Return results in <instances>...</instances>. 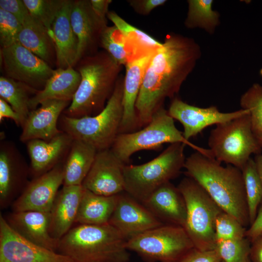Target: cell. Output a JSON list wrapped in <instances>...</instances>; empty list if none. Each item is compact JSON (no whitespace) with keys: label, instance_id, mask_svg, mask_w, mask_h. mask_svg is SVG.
I'll return each mask as SVG.
<instances>
[{"label":"cell","instance_id":"6da1fadb","mask_svg":"<svg viewBox=\"0 0 262 262\" xmlns=\"http://www.w3.org/2000/svg\"><path fill=\"white\" fill-rule=\"evenodd\" d=\"M201 56L192 38L169 33L154 53L135 104L138 129L146 126L167 98H174Z\"/></svg>","mask_w":262,"mask_h":262},{"label":"cell","instance_id":"7a4b0ae2","mask_svg":"<svg viewBox=\"0 0 262 262\" xmlns=\"http://www.w3.org/2000/svg\"><path fill=\"white\" fill-rule=\"evenodd\" d=\"M185 174L197 182L222 210L245 228L250 226L243 176L240 169L226 166L196 151L186 158Z\"/></svg>","mask_w":262,"mask_h":262},{"label":"cell","instance_id":"3957f363","mask_svg":"<svg viewBox=\"0 0 262 262\" xmlns=\"http://www.w3.org/2000/svg\"><path fill=\"white\" fill-rule=\"evenodd\" d=\"M76 65L81 82L63 114L74 118L96 115L104 108L112 96L122 66L105 50L85 56Z\"/></svg>","mask_w":262,"mask_h":262},{"label":"cell","instance_id":"277c9868","mask_svg":"<svg viewBox=\"0 0 262 262\" xmlns=\"http://www.w3.org/2000/svg\"><path fill=\"white\" fill-rule=\"evenodd\" d=\"M127 240L109 223L78 225L59 240L57 252L76 262H128Z\"/></svg>","mask_w":262,"mask_h":262},{"label":"cell","instance_id":"5b68a950","mask_svg":"<svg viewBox=\"0 0 262 262\" xmlns=\"http://www.w3.org/2000/svg\"><path fill=\"white\" fill-rule=\"evenodd\" d=\"M124 77L120 75L104 108L98 114L74 118L62 114L59 129L74 140L89 144L97 151L110 148L117 135L123 115Z\"/></svg>","mask_w":262,"mask_h":262},{"label":"cell","instance_id":"8992f818","mask_svg":"<svg viewBox=\"0 0 262 262\" xmlns=\"http://www.w3.org/2000/svg\"><path fill=\"white\" fill-rule=\"evenodd\" d=\"M174 119L164 106L153 115L150 121L140 130L119 133L111 149L124 164H128L131 156L144 150L159 149L165 143H181L196 151L213 157L210 149L199 147L186 140L176 127Z\"/></svg>","mask_w":262,"mask_h":262},{"label":"cell","instance_id":"52a82bcc","mask_svg":"<svg viewBox=\"0 0 262 262\" xmlns=\"http://www.w3.org/2000/svg\"><path fill=\"white\" fill-rule=\"evenodd\" d=\"M185 146L181 143L171 144L148 162L139 165L126 164L124 191L143 203L159 187L179 175L186 160Z\"/></svg>","mask_w":262,"mask_h":262},{"label":"cell","instance_id":"ba28073f","mask_svg":"<svg viewBox=\"0 0 262 262\" xmlns=\"http://www.w3.org/2000/svg\"><path fill=\"white\" fill-rule=\"evenodd\" d=\"M186 206L184 226L195 248L213 250L216 245L214 224L223 211L207 192L193 179L183 178L177 186Z\"/></svg>","mask_w":262,"mask_h":262},{"label":"cell","instance_id":"9c48e42d","mask_svg":"<svg viewBox=\"0 0 262 262\" xmlns=\"http://www.w3.org/2000/svg\"><path fill=\"white\" fill-rule=\"evenodd\" d=\"M208 145L214 158L241 170L251 158L262 151L253 132L249 112L212 130Z\"/></svg>","mask_w":262,"mask_h":262},{"label":"cell","instance_id":"30bf717a","mask_svg":"<svg viewBox=\"0 0 262 262\" xmlns=\"http://www.w3.org/2000/svg\"><path fill=\"white\" fill-rule=\"evenodd\" d=\"M126 247L147 262H175L195 246L183 227L163 224L128 239Z\"/></svg>","mask_w":262,"mask_h":262},{"label":"cell","instance_id":"8fae6325","mask_svg":"<svg viewBox=\"0 0 262 262\" xmlns=\"http://www.w3.org/2000/svg\"><path fill=\"white\" fill-rule=\"evenodd\" d=\"M0 60L5 77L43 89L54 69L18 42L0 49Z\"/></svg>","mask_w":262,"mask_h":262},{"label":"cell","instance_id":"7c38bea8","mask_svg":"<svg viewBox=\"0 0 262 262\" xmlns=\"http://www.w3.org/2000/svg\"><path fill=\"white\" fill-rule=\"evenodd\" d=\"M0 262H76L23 238L0 216Z\"/></svg>","mask_w":262,"mask_h":262},{"label":"cell","instance_id":"4fadbf2b","mask_svg":"<svg viewBox=\"0 0 262 262\" xmlns=\"http://www.w3.org/2000/svg\"><path fill=\"white\" fill-rule=\"evenodd\" d=\"M30 167L15 144L11 141L0 143V204L9 205L18 197L30 181Z\"/></svg>","mask_w":262,"mask_h":262},{"label":"cell","instance_id":"5bb4252c","mask_svg":"<svg viewBox=\"0 0 262 262\" xmlns=\"http://www.w3.org/2000/svg\"><path fill=\"white\" fill-rule=\"evenodd\" d=\"M126 164L111 148L98 151L82 186L96 194L106 196L124 192Z\"/></svg>","mask_w":262,"mask_h":262},{"label":"cell","instance_id":"9a60e30c","mask_svg":"<svg viewBox=\"0 0 262 262\" xmlns=\"http://www.w3.org/2000/svg\"><path fill=\"white\" fill-rule=\"evenodd\" d=\"M168 112L174 119L182 124L183 135L189 141L210 126L230 121L248 113L243 109L223 113L216 106L201 108L190 105L177 97L172 99Z\"/></svg>","mask_w":262,"mask_h":262},{"label":"cell","instance_id":"2e32d148","mask_svg":"<svg viewBox=\"0 0 262 262\" xmlns=\"http://www.w3.org/2000/svg\"><path fill=\"white\" fill-rule=\"evenodd\" d=\"M64 163L34 178L13 203L14 212L35 211L49 213L64 181Z\"/></svg>","mask_w":262,"mask_h":262},{"label":"cell","instance_id":"e0dca14e","mask_svg":"<svg viewBox=\"0 0 262 262\" xmlns=\"http://www.w3.org/2000/svg\"><path fill=\"white\" fill-rule=\"evenodd\" d=\"M70 21L78 40L76 65L82 58L98 52L101 33L107 26V20L95 13L90 0H73Z\"/></svg>","mask_w":262,"mask_h":262},{"label":"cell","instance_id":"ac0fdd59","mask_svg":"<svg viewBox=\"0 0 262 262\" xmlns=\"http://www.w3.org/2000/svg\"><path fill=\"white\" fill-rule=\"evenodd\" d=\"M109 223L128 240L164 224L142 203L125 191L119 194Z\"/></svg>","mask_w":262,"mask_h":262},{"label":"cell","instance_id":"d6986e66","mask_svg":"<svg viewBox=\"0 0 262 262\" xmlns=\"http://www.w3.org/2000/svg\"><path fill=\"white\" fill-rule=\"evenodd\" d=\"M71 102L49 99L31 111L22 128L19 140L26 143L33 139L49 141L61 131L58 127L59 118Z\"/></svg>","mask_w":262,"mask_h":262},{"label":"cell","instance_id":"ffe728a7","mask_svg":"<svg viewBox=\"0 0 262 262\" xmlns=\"http://www.w3.org/2000/svg\"><path fill=\"white\" fill-rule=\"evenodd\" d=\"M73 140L70 135L62 131L49 141L33 139L26 142L31 160L30 171L34 177L63 163Z\"/></svg>","mask_w":262,"mask_h":262},{"label":"cell","instance_id":"44dd1931","mask_svg":"<svg viewBox=\"0 0 262 262\" xmlns=\"http://www.w3.org/2000/svg\"><path fill=\"white\" fill-rule=\"evenodd\" d=\"M155 52L130 62L125 66L123 115L119 133L131 132L138 129L135 104L146 71Z\"/></svg>","mask_w":262,"mask_h":262},{"label":"cell","instance_id":"7402d4cb","mask_svg":"<svg viewBox=\"0 0 262 262\" xmlns=\"http://www.w3.org/2000/svg\"><path fill=\"white\" fill-rule=\"evenodd\" d=\"M142 204L163 224L184 228L186 204L178 187L170 181L159 187Z\"/></svg>","mask_w":262,"mask_h":262},{"label":"cell","instance_id":"603a6c76","mask_svg":"<svg viewBox=\"0 0 262 262\" xmlns=\"http://www.w3.org/2000/svg\"><path fill=\"white\" fill-rule=\"evenodd\" d=\"M9 226L26 240L57 252L59 241L49 231V213L35 211L13 212L6 218Z\"/></svg>","mask_w":262,"mask_h":262},{"label":"cell","instance_id":"cb8c5ba5","mask_svg":"<svg viewBox=\"0 0 262 262\" xmlns=\"http://www.w3.org/2000/svg\"><path fill=\"white\" fill-rule=\"evenodd\" d=\"M73 0H64L53 23L50 37L56 52L58 68L74 67L78 47V40L70 21Z\"/></svg>","mask_w":262,"mask_h":262},{"label":"cell","instance_id":"d4e9b609","mask_svg":"<svg viewBox=\"0 0 262 262\" xmlns=\"http://www.w3.org/2000/svg\"><path fill=\"white\" fill-rule=\"evenodd\" d=\"M84 188L82 185L64 186L59 190L49 212V231L60 240L75 223Z\"/></svg>","mask_w":262,"mask_h":262},{"label":"cell","instance_id":"484cf974","mask_svg":"<svg viewBox=\"0 0 262 262\" xmlns=\"http://www.w3.org/2000/svg\"><path fill=\"white\" fill-rule=\"evenodd\" d=\"M81 80L79 72L73 67L54 69L44 88L30 99L31 111L35 110L43 101L56 99L71 102Z\"/></svg>","mask_w":262,"mask_h":262},{"label":"cell","instance_id":"4316f807","mask_svg":"<svg viewBox=\"0 0 262 262\" xmlns=\"http://www.w3.org/2000/svg\"><path fill=\"white\" fill-rule=\"evenodd\" d=\"M97 149L83 141L74 140L64 162V186L82 185L97 153Z\"/></svg>","mask_w":262,"mask_h":262},{"label":"cell","instance_id":"83f0119b","mask_svg":"<svg viewBox=\"0 0 262 262\" xmlns=\"http://www.w3.org/2000/svg\"><path fill=\"white\" fill-rule=\"evenodd\" d=\"M118 195H100L84 188L75 223L78 225L109 223L116 206Z\"/></svg>","mask_w":262,"mask_h":262},{"label":"cell","instance_id":"f1b7e54d","mask_svg":"<svg viewBox=\"0 0 262 262\" xmlns=\"http://www.w3.org/2000/svg\"><path fill=\"white\" fill-rule=\"evenodd\" d=\"M21 25L18 42L50 65L56 60V52L48 30L31 15Z\"/></svg>","mask_w":262,"mask_h":262},{"label":"cell","instance_id":"f546056e","mask_svg":"<svg viewBox=\"0 0 262 262\" xmlns=\"http://www.w3.org/2000/svg\"><path fill=\"white\" fill-rule=\"evenodd\" d=\"M107 17L124 34L133 54L135 60L155 52L163 43L142 30L132 26L114 11H109Z\"/></svg>","mask_w":262,"mask_h":262},{"label":"cell","instance_id":"4dcf8cb0","mask_svg":"<svg viewBox=\"0 0 262 262\" xmlns=\"http://www.w3.org/2000/svg\"><path fill=\"white\" fill-rule=\"evenodd\" d=\"M38 91L23 82L5 76L0 77V98L4 99L19 115L22 128L30 112V99Z\"/></svg>","mask_w":262,"mask_h":262},{"label":"cell","instance_id":"1f68e13d","mask_svg":"<svg viewBox=\"0 0 262 262\" xmlns=\"http://www.w3.org/2000/svg\"><path fill=\"white\" fill-rule=\"evenodd\" d=\"M212 0H189L188 9L184 21L189 29L199 28L210 34L213 33L219 25V14L212 8Z\"/></svg>","mask_w":262,"mask_h":262},{"label":"cell","instance_id":"d6a6232c","mask_svg":"<svg viewBox=\"0 0 262 262\" xmlns=\"http://www.w3.org/2000/svg\"><path fill=\"white\" fill-rule=\"evenodd\" d=\"M99 46L121 66H125L128 63L135 60L126 37L114 25L107 26L104 29L101 34Z\"/></svg>","mask_w":262,"mask_h":262},{"label":"cell","instance_id":"836d02e7","mask_svg":"<svg viewBox=\"0 0 262 262\" xmlns=\"http://www.w3.org/2000/svg\"><path fill=\"white\" fill-rule=\"evenodd\" d=\"M248 209L250 225L254 221L262 200V183L254 160L250 158L241 169Z\"/></svg>","mask_w":262,"mask_h":262},{"label":"cell","instance_id":"e575fe53","mask_svg":"<svg viewBox=\"0 0 262 262\" xmlns=\"http://www.w3.org/2000/svg\"><path fill=\"white\" fill-rule=\"evenodd\" d=\"M240 104L248 111L253 132L262 147V86L254 83L242 95Z\"/></svg>","mask_w":262,"mask_h":262},{"label":"cell","instance_id":"d590c367","mask_svg":"<svg viewBox=\"0 0 262 262\" xmlns=\"http://www.w3.org/2000/svg\"><path fill=\"white\" fill-rule=\"evenodd\" d=\"M31 16L51 32L53 23L64 0H23Z\"/></svg>","mask_w":262,"mask_h":262},{"label":"cell","instance_id":"8d00e7d4","mask_svg":"<svg viewBox=\"0 0 262 262\" xmlns=\"http://www.w3.org/2000/svg\"><path fill=\"white\" fill-rule=\"evenodd\" d=\"M251 242L246 238L216 242L214 250L224 262H250Z\"/></svg>","mask_w":262,"mask_h":262},{"label":"cell","instance_id":"74e56055","mask_svg":"<svg viewBox=\"0 0 262 262\" xmlns=\"http://www.w3.org/2000/svg\"><path fill=\"white\" fill-rule=\"evenodd\" d=\"M214 229L216 242L245 238L247 229L234 216L223 211L215 219Z\"/></svg>","mask_w":262,"mask_h":262},{"label":"cell","instance_id":"f35d334b","mask_svg":"<svg viewBox=\"0 0 262 262\" xmlns=\"http://www.w3.org/2000/svg\"><path fill=\"white\" fill-rule=\"evenodd\" d=\"M21 24L12 14L0 8V43L1 49L18 42Z\"/></svg>","mask_w":262,"mask_h":262},{"label":"cell","instance_id":"ab89813d","mask_svg":"<svg viewBox=\"0 0 262 262\" xmlns=\"http://www.w3.org/2000/svg\"><path fill=\"white\" fill-rule=\"evenodd\" d=\"M220 260L214 250L202 251L194 247L175 262H218Z\"/></svg>","mask_w":262,"mask_h":262},{"label":"cell","instance_id":"60d3db41","mask_svg":"<svg viewBox=\"0 0 262 262\" xmlns=\"http://www.w3.org/2000/svg\"><path fill=\"white\" fill-rule=\"evenodd\" d=\"M0 8L12 14L21 24L30 15L23 0H0Z\"/></svg>","mask_w":262,"mask_h":262},{"label":"cell","instance_id":"b9f144b4","mask_svg":"<svg viewBox=\"0 0 262 262\" xmlns=\"http://www.w3.org/2000/svg\"><path fill=\"white\" fill-rule=\"evenodd\" d=\"M165 0H129L127 2L133 10L142 16L149 15L157 7L164 4Z\"/></svg>","mask_w":262,"mask_h":262},{"label":"cell","instance_id":"7bdbcfd3","mask_svg":"<svg viewBox=\"0 0 262 262\" xmlns=\"http://www.w3.org/2000/svg\"><path fill=\"white\" fill-rule=\"evenodd\" d=\"M262 233V205L258 209L253 222L246 229V237L251 242Z\"/></svg>","mask_w":262,"mask_h":262},{"label":"cell","instance_id":"ee69618b","mask_svg":"<svg viewBox=\"0 0 262 262\" xmlns=\"http://www.w3.org/2000/svg\"><path fill=\"white\" fill-rule=\"evenodd\" d=\"M4 118L11 119L17 127H21V120L19 115L9 103L0 98V122H1Z\"/></svg>","mask_w":262,"mask_h":262},{"label":"cell","instance_id":"f6af8a7d","mask_svg":"<svg viewBox=\"0 0 262 262\" xmlns=\"http://www.w3.org/2000/svg\"><path fill=\"white\" fill-rule=\"evenodd\" d=\"M92 8L95 13L100 18L107 20L109 5L112 0H90Z\"/></svg>","mask_w":262,"mask_h":262},{"label":"cell","instance_id":"bcb514c9","mask_svg":"<svg viewBox=\"0 0 262 262\" xmlns=\"http://www.w3.org/2000/svg\"><path fill=\"white\" fill-rule=\"evenodd\" d=\"M249 258L251 262H262V233L251 242Z\"/></svg>","mask_w":262,"mask_h":262},{"label":"cell","instance_id":"7dc6e473","mask_svg":"<svg viewBox=\"0 0 262 262\" xmlns=\"http://www.w3.org/2000/svg\"><path fill=\"white\" fill-rule=\"evenodd\" d=\"M254 160L258 174L262 183V151L256 155Z\"/></svg>","mask_w":262,"mask_h":262},{"label":"cell","instance_id":"c3c4849f","mask_svg":"<svg viewBox=\"0 0 262 262\" xmlns=\"http://www.w3.org/2000/svg\"><path fill=\"white\" fill-rule=\"evenodd\" d=\"M224 262L221 260H220L219 262Z\"/></svg>","mask_w":262,"mask_h":262},{"label":"cell","instance_id":"681fc988","mask_svg":"<svg viewBox=\"0 0 262 262\" xmlns=\"http://www.w3.org/2000/svg\"></svg>","mask_w":262,"mask_h":262}]
</instances>
